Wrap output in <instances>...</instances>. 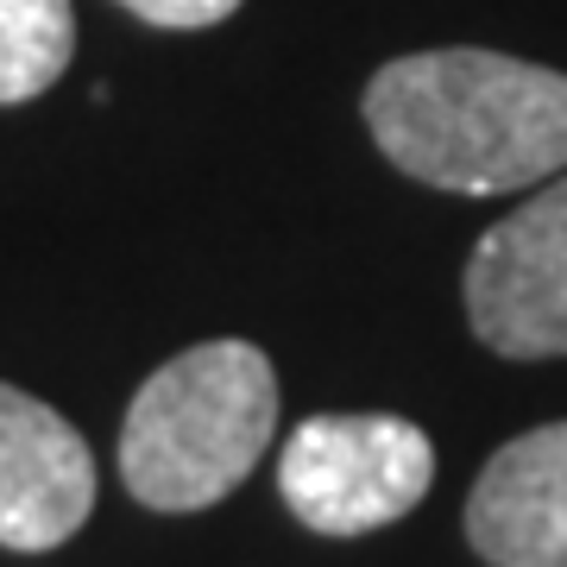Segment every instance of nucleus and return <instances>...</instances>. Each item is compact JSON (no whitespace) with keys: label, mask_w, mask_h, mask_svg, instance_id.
<instances>
[{"label":"nucleus","mask_w":567,"mask_h":567,"mask_svg":"<svg viewBox=\"0 0 567 567\" xmlns=\"http://www.w3.org/2000/svg\"><path fill=\"white\" fill-rule=\"evenodd\" d=\"M466 322L505 360L567 353V177L486 227L466 259Z\"/></svg>","instance_id":"obj_4"},{"label":"nucleus","mask_w":567,"mask_h":567,"mask_svg":"<svg viewBox=\"0 0 567 567\" xmlns=\"http://www.w3.org/2000/svg\"><path fill=\"white\" fill-rule=\"evenodd\" d=\"M365 126L404 177L505 196L567 171V76L505 51H416L365 82Z\"/></svg>","instance_id":"obj_1"},{"label":"nucleus","mask_w":567,"mask_h":567,"mask_svg":"<svg viewBox=\"0 0 567 567\" xmlns=\"http://www.w3.org/2000/svg\"><path fill=\"white\" fill-rule=\"evenodd\" d=\"M126 13H140L145 25H164V32H203V25L234 20L240 0H121Z\"/></svg>","instance_id":"obj_8"},{"label":"nucleus","mask_w":567,"mask_h":567,"mask_svg":"<svg viewBox=\"0 0 567 567\" xmlns=\"http://www.w3.org/2000/svg\"><path fill=\"white\" fill-rule=\"evenodd\" d=\"M466 543L492 567H567V423L492 454L466 492Z\"/></svg>","instance_id":"obj_6"},{"label":"nucleus","mask_w":567,"mask_h":567,"mask_svg":"<svg viewBox=\"0 0 567 567\" xmlns=\"http://www.w3.org/2000/svg\"><path fill=\"white\" fill-rule=\"evenodd\" d=\"M76 58L70 0H0V107L44 95Z\"/></svg>","instance_id":"obj_7"},{"label":"nucleus","mask_w":567,"mask_h":567,"mask_svg":"<svg viewBox=\"0 0 567 567\" xmlns=\"http://www.w3.org/2000/svg\"><path fill=\"white\" fill-rule=\"evenodd\" d=\"M435 486V447L410 416H309L290 429L278 492L309 529L365 536L398 524Z\"/></svg>","instance_id":"obj_3"},{"label":"nucleus","mask_w":567,"mask_h":567,"mask_svg":"<svg viewBox=\"0 0 567 567\" xmlns=\"http://www.w3.org/2000/svg\"><path fill=\"white\" fill-rule=\"evenodd\" d=\"M95 511V454L58 410L0 385V548L44 555Z\"/></svg>","instance_id":"obj_5"},{"label":"nucleus","mask_w":567,"mask_h":567,"mask_svg":"<svg viewBox=\"0 0 567 567\" xmlns=\"http://www.w3.org/2000/svg\"><path fill=\"white\" fill-rule=\"evenodd\" d=\"M278 372L252 341L183 347L140 385L121 429V480L152 511H208L265 461Z\"/></svg>","instance_id":"obj_2"}]
</instances>
